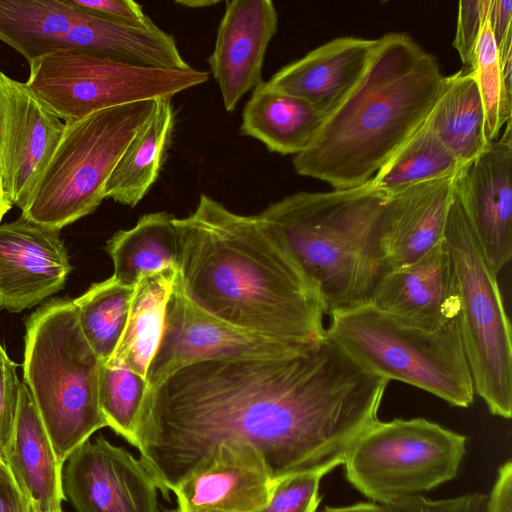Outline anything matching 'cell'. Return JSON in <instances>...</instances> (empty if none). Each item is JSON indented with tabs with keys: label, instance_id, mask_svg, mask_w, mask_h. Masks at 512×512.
I'll return each mask as SVG.
<instances>
[{
	"label": "cell",
	"instance_id": "obj_20",
	"mask_svg": "<svg viewBox=\"0 0 512 512\" xmlns=\"http://www.w3.org/2000/svg\"><path fill=\"white\" fill-rule=\"evenodd\" d=\"M1 457L30 512H63V465L24 382L12 434Z\"/></svg>",
	"mask_w": 512,
	"mask_h": 512
},
{
	"label": "cell",
	"instance_id": "obj_23",
	"mask_svg": "<svg viewBox=\"0 0 512 512\" xmlns=\"http://www.w3.org/2000/svg\"><path fill=\"white\" fill-rule=\"evenodd\" d=\"M325 116L309 102L262 82L252 90L242 114L241 134L262 142L271 152L304 151Z\"/></svg>",
	"mask_w": 512,
	"mask_h": 512
},
{
	"label": "cell",
	"instance_id": "obj_43",
	"mask_svg": "<svg viewBox=\"0 0 512 512\" xmlns=\"http://www.w3.org/2000/svg\"><path fill=\"white\" fill-rule=\"evenodd\" d=\"M12 204L7 198L4 184H3V178H2V172L0 168V221L4 217V215L11 209Z\"/></svg>",
	"mask_w": 512,
	"mask_h": 512
},
{
	"label": "cell",
	"instance_id": "obj_27",
	"mask_svg": "<svg viewBox=\"0 0 512 512\" xmlns=\"http://www.w3.org/2000/svg\"><path fill=\"white\" fill-rule=\"evenodd\" d=\"M174 216L167 212L144 214L136 225L116 232L106 244L114 266L113 277L134 287L147 273L176 268L178 241Z\"/></svg>",
	"mask_w": 512,
	"mask_h": 512
},
{
	"label": "cell",
	"instance_id": "obj_18",
	"mask_svg": "<svg viewBox=\"0 0 512 512\" xmlns=\"http://www.w3.org/2000/svg\"><path fill=\"white\" fill-rule=\"evenodd\" d=\"M277 25V11L270 0L226 1L208 58L226 111H233L248 91L263 82V61Z\"/></svg>",
	"mask_w": 512,
	"mask_h": 512
},
{
	"label": "cell",
	"instance_id": "obj_25",
	"mask_svg": "<svg viewBox=\"0 0 512 512\" xmlns=\"http://www.w3.org/2000/svg\"><path fill=\"white\" fill-rule=\"evenodd\" d=\"M174 125L175 114L171 99H157L150 117L113 169L105 185V198L131 207L144 198L159 176Z\"/></svg>",
	"mask_w": 512,
	"mask_h": 512
},
{
	"label": "cell",
	"instance_id": "obj_15",
	"mask_svg": "<svg viewBox=\"0 0 512 512\" xmlns=\"http://www.w3.org/2000/svg\"><path fill=\"white\" fill-rule=\"evenodd\" d=\"M274 484L253 445L221 443L173 490V512H256L268 504Z\"/></svg>",
	"mask_w": 512,
	"mask_h": 512
},
{
	"label": "cell",
	"instance_id": "obj_7",
	"mask_svg": "<svg viewBox=\"0 0 512 512\" xmlns=\"http://www.w3.org/2000/svg\"><path fill=\"white\" fill-rule=\"evenodd\" d=\"M156 100L120 105L65 123L62 137L21 218L60 231L93 213L121 155L150 117Z\"/></svg>",
	"mask_w": 512,
	"mask_h": 512
},
{
	"label": "cell",
	"instance_id": "obj_6",
	"mask_svg": "<svg viewBox=\"0 0 512 512\" xmlns=\"http://www.w3.org/2000/svg\"><path fill=\"white\" fill-rule=\"evenodd\" d=\"M326 335L368 369L467 408L474 383L456 317L434 331L400 324L371 304L330 315Z\"/></svg>",
	"mask_w": 512,
	"mask_h": 512
},
{
	"label": "cell",
	"instance_id": "obj_16",
	"mask_svg": "<svg viewBox=\"0 0 512 512\" xmlns=\"http://www.w3.org/2000/svg\"><path fill=\"white\" fill-rule=\"evenodd\" d=\"M71 269L59 231L21 217L0 224V310L40 304L64 287Z\"/></svg>",
	"mask_w": 512,
	"mask_h": 512
},
{
	"label": "cell",
	"instance_id": "obj_26",
	"mask_svg": "<svg viewBox=\"0 0 512 512\" xmlns=\"http://www.w3.org/2000/svg\"><path fill=\"white\" fill-rule=\"evenodd\" d=\"M429 123L442 143L466 165L489 145L480 92L472 71L447 76Z\"/></svg>",
	"mask_w": 512,
	"mask_h": 512
},
{
	"label": "cell",
	"instance_id": "obj_21",
	"mask_svg": "<svg viewBox=\"0 0 512 512\" xmlns=\"http://www.w3.org/2000/svg\"><path fill=\"white\" fill-rule=\"evenodd\" d=\"M456 176L429 180L388 193L384 244L391 269L417 260L443 239L455 196Z\"/></svg>",
	"mask_w": 512,
	"mask_h": 512
},
{
	"label": "cell",
	"instance_id": "obj_4",
	"mask_svg": "<svg viewBox=\"0 0 512 512\" xmlns=\"http://www.w3.org/2000/svg\"><path fill=\"white\" fill-rule=\"evenodd\" d=\"M389 195L369 181L297 192L257 214L316 287L325 314L370 304L391 270L385 251Z\"/></svg>",
	"mask_w": 512,
	"mask_h": 512
},
{
	"label": "cell",
	"instance_id": "obj_44",
	"mask_svg": "<svg viewBox=\"0 0 512 512\" xmlns=\"http://www.w3.org/2000/svg\"><path fill=\"white\" fill-rule=\"evenodd\" d=\"M0 478L4 479V480L13 481V479L9 473V470H8L4 460L2 459L1 455H0Z\"/></svg>",
	"mask_w": 512,
	"mask_h": 512
},
{
	"label": "cell",
	"instance_id": "obj_5",
	"mask_svg": "<svg viewBox=\"0 0 512 512\" xmlns=\"http://www.w3.org/2000/svg\"><path fill=\"white\" fill-rule=\"evenodd\" d=\"M100 365L73 299H51L26 320L24 383L62 465L107 426L99 404Z\"/></svg>",
	"mask_w": 512,
	"mask_h": 512
},
{
	"label": "cell",
	"instance_id": "obj_39",
	"mask_svg": "<svg viewBox=\"0 0 512 512\" xmlns=\"http://www.w3.org/2000/svg\"><path fill=\"white\" fill-rule=\"evenodd\" d=\"M0 512H30L14 481L0 478Z\"/></svg>",
	"mask_w": 512,
	"mask_h": 512
},
{
	"label": "cell",
	"instance_id": "obj_19",
	"mask_svg": "<svg viewBox=\"0 0 512 512\" xmlns=\"http://www.w3.org/2000/svg\"><path fill=\"white\" fill-rule=\"evenodd\" d=\"M379 38H334L278 70L266 84L304 99L325 117L364 75Z\"/></svg>",
	"mask_w": 512,
	"mask_h": 512
},
{
	"label": "cell",
	"instance_id": "obj_41",
	"mask_svg": "<svg viewBox=\"0 0 512 512\" xmlns=\"http://www.w3.org/2000/svg\"><path fill=\"white\" fill-rule=\"evenodd\" d=\"M334 512H394L387 504L357 503L345 507L333 508Z\"/></svg>",
	"mask_w": 512,
	"mask_h": 512
},
{
	"label": "cell",
	"instance_id": "obj_45",
	"mask_svg": "<svg viewBox=\"0 0 512 512\" xmlns=\"http://www.w3.org/2000/svg\"><path fill=\"white\" fill-rule=\"evenodd\" d=\"M321 512H334V509H333V507H327V508H325V509H324L323 511H321Z\"/></svg>",
	"mask_w": 512,
	"mask_h": 512
},
{
	"label": "cell",
	"instance_id": "obj_24",
	"mask_svg": "<svg viewBox=\"0 0 512 512\" xmlns=\"http://www.w3.org/2000/svg\"><path fill=\"white\" fill-rule=\"evenodd\" d=\"M84 14L73 0H0V40L30 64L66 51L68 35Z\"/></svg>",
	"mask_w": 512,
	"mask_h": 512
},
{
	"label": "cell",
	"instance_id": "obj_29",
	"mask_svg": "<svg viewBox=\"0 0 512 512\" xmlns=\"http://www.w3.org/2000/svg\"><path fill=\"white\" fill-rule=\"evenodd\" d=\"M463 166L436 135L428 117L370 182L389 193L429 180L454 177Z\"/></svg>",
	"mask_w": 512,
	"mask_h": 512
},
{
	"label": "cell",
	"instance_id": "obj_37",
	"mask_svg": "<svg viewBox=\"0 0 512 512\" xmlns=\"http://www.w3.org/2000/svg\"><path fill=\"white\" fill-rule=\"evenodd\" d=\"M511 19L512 1L490 0L488 20L495 44L498 49L500 62H502L509 55H512Z\"/></svg>",
	"mask_w": 512,
	"mask_h": 512
},
{
	"label": "cell",
	"instance_id": "obj_9",
	"mask_svg": "<svg viewBox=\"0 0 512 512\" xmlns=\"http://www.w3.org/2000/svg\"><path fill=\"white\" fill-rule=\"evenodd\" d=\"M466 437L425 418L376 420L350 447L347 480L380 504L420 495L457 476Z\"/></svg>",
	"mask_w": 512,
	"mask_h": 512
},
{
	"label": "cell",
	"instance_id": "obj_10",
	"mask_svg": "<svg viewBox=\"0 0 512 512\" xmlns=\"http://www.w3.org/2000/svg\"><path fill=\"white\" fill-rule=\"evenodd\" d=\"M29 67L26 86L64 123L120 105L172 99L209 78L208 72L194 68L138 67L73 51L45 55Z\"/></svg>",
	"mask_w": 512,
	"mask_h": 512
},
{
	"label": "cell",
	"instance_id": "obj_38",
	"mask_svg": "<svg viewBox=\"0 0 512 512\" xmlns=\"http://www.w3.org/2000/svg\"><path fill=\"white\" fill-rule=\"evenodd\" d=\"M487 512H512V463L502 464L491 493L487 496Z\"/></svg>",
	"mask_w": 512,
	"mask_h": 512
},
{
	"label": "cell",
	"instance_id": "obj_14",
	"mask_svg": "<svg viewBox=\"0 0 512 512\" xmlns=\"http://www.w3.org/2000/svg\"><path fill=\"white\" fill-rule=\"evenodd\" d=\"M455 192L474 229L492 271L499 272L512 256V140L511 121L500 139L455 178Z\"/></svg>",
	"mask_w": 512,
	"mask_h": 512
},
{
	"label": "cell",
	"instance_id": "obj_22",
	"mask_svg": "<svg viewBox=\"0 0 512 512\" xmlns=\"http://www.w3.org/2000/svg\"><path fill=\"white\" fill-rule=\"evenodd\" d=\"M69 50L138 67L192 68L182 58L174 37L152 20L146 24L123 23L86 11L70 34Z\"/></svg>",
	"mask_w": 512,
	"mask_h": 512
},
{
	"label": "cell",
	"instance_id": "obj_28",
	"mask_svg": "<svg viewBox=\"0 0 512 512\" xmlns=\"http://www.w3.org/2000/svg\"><path fill=\"white\" fill-rule=\"evenodd\" d=\"M176 275V268H167L139 278L134 286L126 327L111 357L145 379L160 341L165 307Z\"/></svg>",
	"mask_w": 512,
	"mask_h": 512
},
{
	"label": "cell",
	"instance_id": "obj_31",
	"mask_svg": "<svg viewBox=\"0 0 512 512\" xmlns=\"http://www.w3.org/2000/svg\"><path fill=\"white\" fill-rule=\"evenodd\" d=\"M147 389V380L119 360L110 358L107 362H101L98 393L106 425L135 448Z\"/></svg>",
	"mask_w": 512,
	"mask_h": 512
},
{
	"label": "cell",
	"instance_id": "obj_12",
	"mask_svg": "<svg viewBox=\"0 0 512 512\" xmlns=\"http://www.w3.org/2000/svg\"><path fill=\"white\" fill-rule=\"evenodd\" d=\"M62 485L77 512H160L158 487L141 460L102 435L68 457Z\"/></svg>",
	"mask_w": 512,
	"mask_h": 512
},
{
	"label": "cell",
	"instance_id": "obj_2",
	"mask_svg": "<svg viewBox=\"0 0 512 512\" xmlns=\"http://www.w3.org/2000/svg\"><path fill=\"white\" fill-rule=\"evenodd\" d=\"M177 278L201 310L275 340L315 346L326 336L314 284L258 218L201 194L193 213L174 218Z\"/></svg>",
	"mask_w": 512,
	"mask_h": 512
},
{
	"label": "cell",
	"instance_id": "obj_34",
	"mask_svg": "<svg viewBox=\"0 0 512 512\" xmlns=\"http://www.w3.org/2000/svg\"><path fill=\"white\" fill-rule=\"evenodd\" d=\"M490 0H464L458 4L457 24L453 46L468 70L488 14Z\"/></svg>",
	"mask_w": 512,
	"mask_h": 512
},
{
	"label": "cell",
	"instance_id": "obj_17",
	"mask_svg": "<svg viewBox=\"0 0 512 512\" xmlns=\"http://www.w3.org/2000/svg\"><path fill=\"white\" fill-rule=\"evenodd\" d=\"M370 304L402 325L425 331L458 317L457 276L444 239L417 260L391 269Z\"/></svg>",
	"mask_w": 512,
	"mask_h": 512
},
{
	"label": "cell",
	"instance_id": "obj_35",
	"mask_svg": "<svg viewBox=\"0 0 512 512\" xmlns=\"http://www.w3.org/2000/svg\"><path fill=\"white\" fill-rule=\"evenodd\" d=\"M16 367L0 343V455L12 434L19 403L22 382Z\"/></svg>",
	"mask_w": 512,
	"mask_h": 512
},
{
	"label": "cell",
	"instance_id": "obj_30",
	"mask_svg": "<svg viewBox=\"0 0 512 512\" xmlns=\"http://www.w3.org/2000/svg\"><path fill=\"white\" fill-rule=\"evenodd\" d=\"M133 290L111 276L73 299L82 334L102 363L113 356L121 340Z\"/></svg>",
	"mask_w": 512,
	"mask_h": 512
},
{
	"label": "cell",
	"instance_id": "obj_36",
	"mask_svg": "<svg viewBox=\"0 0 512 512\" xmlns=\"http://www.w3.org/2000/svg\"><path fill=\"white\" fill-rule=\"evenodd\" d=\"M73 2L101 18L131 24H146L151 19L142 6L132 0H73Z\"/></svg>",
	"mask_w": 512,
	"mask_h": 512
},
{
	"label": "cell",
	"instance_id": "obj_13",
	"mask_svg": "<svg viewBox=\"0 0 512 512\" xmlns=\"http://www.w3.org/2000/svg\"><path fill=\"white\" fill-rule=\"evenodd\" d=\"M64 126L25 83L0 70V168L12 206L22 209L28 202Z\"/></svg>",
	"mask_w": 512,
	"mask_h": 512
},
{
	"label": "cell",
	"instance_id": "obj_33",
	"mask_svg": "<svg viewBox=\"0 0 512 512\" xmlns=\"http://www.w3.org/2000/svg\"><path fill=\"white\" fill-rule=\"evenodd\" d=\"M322 472H301L275 481L268 504L256 512H315Z\"/></svg>",
	"mask_w": 512,
	"mask_h": 512
},
{
	"label": "cell",
	"instance_id": "obj_8",
	"mask_svg": "<svg viewBox=\"0 0 512 512\" xmlns=\"http://www.w3.org/2000/svg\"><path fill=\"white\" fill-rule=\"evenodd\" d=\"M443 239L453 259L460 298L459 325L475 394L491 414L512 415V338L497 275L489 266L456 195Z\"/></svg>",
	"mask_w": 512,
	"mask_h": 512
},
{
	"label": "cell",
	"instance_id": "obj_1",
	"mask_svg": "<svg viewBox=\"0 0 512 512\" xmlns=\"http://www.w3.org/2000/svg\"><path fill=\"white\" fill-rule=\"evenodd\" d=\"M389 381L327 335L288 357L192 363L148 387L136 449L168 501L221 443L253 445L275 481L327 474L378 420Z\"/></svg>",
	"mask_w": 512,
	"mask_h": 512
},
{
	"label": "cell",
	"instance_id": "obj_32",
	"mask_svg": "<svg viewBox=\"0 0 512 512\" xmlns=\"http://www.w3.org/2000/svg\"><path fill=\"white\" fill-rule=\"evenodd\" d=\"M469 70L473 72L480 92L485 116V137L490 143L497 139L502 127L511 121L512 91L504 84L488 14Z\"/></svg>",
	"mask_w": 512,
	"mask_h": 512
},
{
	"label": "cell",
	"instance_id": "obj_3",
	"mask_svg": "<svg viewBox=\"0 0 512 512\" xmlns=\"http://www.w3.org/2000/svg\"><path fill=\"white\" fill-rule=\"evenodd\" d=\"M446 78L409 35H383L357 85L294 156L295 171L333 189L369 182L430 116Z\"/></svg>",
	"mask_w": 512,
	"mask_h": 512
},
{
	"label": "cell",
	"instance_id": "obj_40",
	"mask_svg": "<svg viewBox=\"0 0 512 512\" xmlns=\"http://www.w3.org/2000/svg\"><path fill=\"white\" fill-rule=\"evenodd\" d=\"M399 512H470L469 510L448 504V503H440V502H426V503H418L413 504L407 507H404Z\"/></svg>",
	"mask_w": 512,
	"mask_h": 512
},
{
	"label": "cell",
	"instance_id": "obj_11",
	"mask_svg": "<svg viewBox=\"0 0 512 512\" xmlns=\"http://www.w3.org/2000/svg\"><path fill=\"white\" fill-rule=\"evenodd\" d=\"M315 346L264 337L217 319L190 301L176 275L165 307L160 341L147 369L146 380L148 387H152L192 363L219 359L281 358Z\"/></svg>",
	"mask_w": 512,
	"mask_h": 512
},
{
	"label": "cell",
	"instance_id": "obj_42",
	"mask_svg": "<svg viewBox=\"0 0 512 512\" xmlns=\"http://www.w3.org/2000/svg\"><path fill=\"white\" fill-rule=\"evenodd\" d=\"M176 4L187 8H207L219 3L218 0H180Z\"/></svg>",
	"mask_w": 512,
	"mask_h": 512
}]
</instances>
